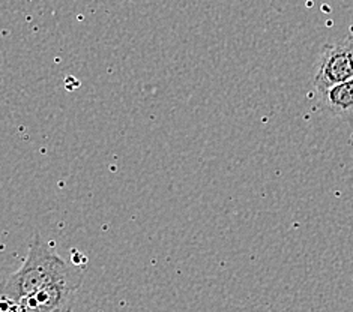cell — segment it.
<instances>
[{"mask_svg":"<svg viewBox=\"0 0 353 312\" xmlns=\"http://www.w3.org/2000/svg\"><path fill=\"white\" fill-rule=\"evenodd\" d=\"M77 275L72 267L35 233L23 266L8 278L0 290V311H17V303L56 281Z\"/></svg>","mask_w":353,"mask_h":312,"instance_id":"6da1fadb","label":"cell"},{"mask_svg":"<svg viewBox=\"0 0 353 312\" xmlns=\"http://www.w3.org/2000/svg\"><path fill=\"white\" fill-rule=\"evenodd\" d=\"M353 79V33L323 48L316 65L313 86L316 92Z\"/></svg>","mask_w":353,"mask_h":312,"instance_id":"7a4b0ae2","label":"cell"},{"mask_svg":"<svg viewBox=\"0 0 353 312\" xmlns=\"http://www.w3.org/2000/svg\"><path fill=\"white\" fill-rule=\"evenodd\" d=\"M80 284L81 276L79 273L66 278V280L56 281L30 294V296L21 299L17 303V311L50 312L65 309L72 300L74 293L79 290Z\"/></svg>","mask_w":353,"mask_h":312,"instance_id":"3957f363","label":"cell"},{"mask_svg":"<svg viewBox=\"0 0 353 312\" xmlns=\"http://www.w3.org/2000/svg\"><path fill=\"white\" fill-rule=\"evenodd\" d=\"M319 101L327 113L335 117L353 116V79L317 92Z\"/></svg>","mask_w":353,"mask_h":312,"instance_id":"277c9868","label":"cell"}]
</instances>
